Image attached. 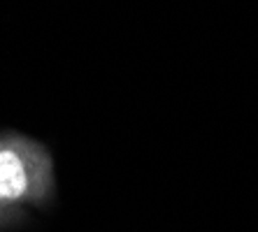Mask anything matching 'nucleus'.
<instances>
[{
    "label": "nucleus",
    "mask_w": 258,
    "mask_h": 232,
    "mask_svg": "<svg viewBox=\"0 0 258 232\" xmlns=\"http://www.w3.org/2000/svg\"><path fill=\"white\" fill-rule=\"evenodd\" d=\"M56 200V163L49 146L19 130H0V232L17 230L30 209Z\"/></svg>",
    "instance_id": "nucleus-1"
}]
</instances>
